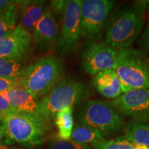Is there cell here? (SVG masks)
<instances>
[{"label":"cell","mask_w":149,"mask_h":149,"mask_svg":"<svg viewBox=\"0 0 149 149\" xmlns=\"http://www.w3.org/2000/svg\"><path fill=\"white\" fill-rule=\"evenodd\" d=\"M145 11L143 1L115 11L107 24L104 43L117 49H128L142 31Z\"/></svg>","instance_id":"cell-2"},{"label":"cell","mask_w":149,"mask_h":149,"mask_svg":"<svg viewBox=\"0 0 149 149\" xmlns=\"http://www.w3.org/2000/svg\"><path fill=\"white\" fill-rule=\"evenodd\" d=\"M133 149H149L148 146H145V145H143V144L133 143Z\"/></svg>","instance_id":"cell-28"},{"label":"cell","mask_w":149,"mask_h":149,"mask_svg":"<svg viewBox=\"0 0 149 149\" xmlns=\"http://www.w3.org/2000/svg\"><path fill=\"white\" fill-rule=\"evenodd\" d=\"M73 109H68L55 115V124L57 128V137L61 140H70L74 128Z\"/></svg>","instance_id":"cell-16"},{"label":"cell","mask_w":149,"mask_h":149,"mask_svg":"<svg viewBox=\"0 0 149 149\" xmlns=\"http://www.w3.org/2000/svg\"><path fill=\"white\" fill-rule=\"evenodd\" d=\"M93 84L95 90L107 99L114 100L123 93L122 84L115 70L96 74L93 78Z\"/></svg>","instance_id":"cell-15"},{"label":"cell","mask_w":149,"mask_h":149,"mask_svg":"<svg viewBox=\"0 0 149 149\" xmlns=\"http://www.w3.org/2000/svg\"><path fill=\"white\" fill-rule=\"evenodd\" d=\"M59 37L58 22L48 7L35 27L32 41L38 49L52 51L56 48Z\"/></svg>","instance_id":"cell-12"},{"label":"cell","mask_w":149,"mask_h":149,"mask_svg":"<svg viewBox=\"0 0 149 149\" xmlns=\"http://www.w3.org/2000/svg\"><path fill=\"white\" fill-rule=\"evenodd\" d=\"M16 112L6 98L0 94V115L4 117L10 113Z\"/></svg>","instance_id":"cell-24"},{"label":"cell","mask_w":149,"mask_h":149,"mask_svg":"<svg viewBox=\"0 0 149 149\" xmlns=\"http://www.w3.org/2000/svg\"><path fill=\"white\" fill-rule=\"evenodd\" d=\"M51 129V121L16 111L0 122V142L33 149L45 143Z\"/></svg>","instance_id":"cell-1"},{"label":"cell","mask_w":149,"mask_h":149,"mask_svg":"<svg viewBox=\"0 0 149 149\" xmlns=\"http://www.w3.org/2000/svg\"><path fill=\"white\" fill-rule=\"evenodd\" d=\"M141 47L149 53V22L146 24V27L141 34L140 40H139Z\"/></svg>","instance_id":"cell-25"},{"label":"cell","mask_w":149,"mask_h":149,"mask_svg":"<svg viewBox=\"0 0 149 149\" xmlns=\"http://www.w3.org/2000/svg\"><path fill=\"white\" fill-rule=\"evenodd\" d=\"M148 66H149V64H148Z\"/></svg>","instance_id":"cell-30"},{"label":"cell","mask_w":149,"mask_h":149,"mask_svg":"<svg viewBox=\"0 0 149 149\" xmlns=\"http://www.w3.org/2000/svg\"><path fill=\"white\" fill-rule=\"evenodd\" d=\"M78 122L96 128L104 137L117 134L124 127L123 115L111 102L91 100L86 102L77 112Z\"/></svg>","instance_id":"cell-6"},{"label":"cell","mask_w":149,"mask_h":149,"mask_svg":"<svg viewBox=\"0 0 149 149\" xmlns=\"http://www.w3.org/2000/svg\"><path fill=\"white\" fill-rule=\"evenodd\" d=\"M0 149H21L15 146H10V145H7L3 144V143L0 142Z\"/></svg>","instance_id":"cell-27"},{"label":"cell","mask_w":149,"mask_h":149,"mask_svg":"<svg viewBox=\"0 0 149 149\" xmlns=\"http://www.w3.org/2000/svg\"><path fill=\"white\" fill-rule=\"evenodd\" d=\"M0 94L8 100L10 105L17 112L44 118L40 113L39 106L40 100L26 89L17 87Z\"/></svg>","instance_id":"cell-13"},{"label":"cell","mask_w":149,"mask_h":149,"mask_svg":"<svg viewBox=\"0 0 149 149\" xmlns=\"http://www.w3.org/2000/svg\"><path fill=\"white\" fill-rule=\"evenodd\" d=\"M50 8L60 25L55 50L61 56L71 55L77 49L81 38L80 0L53 1Z\"/></svg>","instance_id":"cell-5"},{"label":"cell","mask_w":149,"mask_h":149,"mask_svg":"<svg viewBox=\"0 0 149 149\" xmlns=\"http://www.w3.org/2000/svg\"><path fill=\"white\" fill-rule=\"evenodd\" d=\"M32 37L18 24L15 31L0 39V57L23 62L31 49Z\"/></svg>","instance_id":"cell-11"},{"label":"cell","mask_w":149,"mask_h":149,"mask_svg":"<svg viewBox=\"0 0 149 149\" xmlns=\"http://www.w3.org/2000/svg\"><path fill=\"white\" fill-rule=\"evenodd\" d=\"M26 66L23 62L0 57V77L18 79L21 77Z\"/></svg>","instance_id":"cell-20"},{"label":"cell","mask_w":149,"mask_h":149,"mask_svg":"<svg viewBox=\"0 0 149 149\" xmlns=\"http://www.w3.org/2000/svg\"><path fill=\"white\" fill-rule=\"evenodd\" d=\"M49 149H93L88 144H81L73 140H61L57 138L51 139L48 144Z\"/></svg>","instance_id":"cell-22"},{"label":"cell","mask_w":149,"mask_h":149,"mask_svg":"<svg viewBox=\"0 0 149 149\" xmlns=\"http://www.w3.org/2000/svg\"><path fill=\"white\" fill-rule=\"evenodd\" d=\"M3 117L2 116H1V115H0V122H1V121L3 120Z\"/></svg>","instance_id":"cell-29"},{"label":"cell","mask_w":149,"mask_h":149,"mask_svg":"<svg viewBox=\"0 0 149 149\" xmlns=\"http://www.w3.org/2000/svg\"><path fill=\"white\" fill-rule=\"evenodd\" d=\"M115 4L111 0H80L81 37L90 42H98Z\"/></svg>","instance_id":"cell-7"},{"label":"cell","mask_w":149,"mask_h":149,"mask_svg":"<svg viewBox=\"0 0 149 149\" xmlns=\"http://www.w3.org/2000/svg\"><path fill=\"white\" fill-rule=\"evenodd\" d=\"M19 3L20 1H16L8 10L0 14V39L10 35L17 27Z\"/></svg>","instance_id":"cell-18"},{"label":"cell","mask_w":149,"mask_h":149,"mask_svg":"<svg viewBox=\"0 0 149 149\" xmlns=\"http://www.w3.org/2000/svg\"><path fill=\"white\" fill-rule=\"evenodd\" d=\"M63 73L62 61L53 55H46L26 67L19 78V87L37 99L43 97L62 79Z\"/></svg>","instance_id":"cell-4"},{"label":"cell","mask_w":149,"mask_h":149,"mask_svg":"<svg viewBox=\"0 0 149 149\" xmlns=\"http://www.w3.org/2000/svg\"><path fill=\"white\" fill-rule=\"evenodd\" d=\"M15 2L12 0H0V14L8 10Z\"/></svg>","instance_id":"cell-26"},{"label":"cell","mask_w":149,"mask_h":149,"mask_svg":"<svg viewBox=\"0 0 149 149\" xmlns=\"http://www.w3.org/2000/svg\"><path fill=\"white\" fill-rule=\"evenodd\" d=\"M48 8L46 2L42 0L20 1L19 25L32 37L37 23Z\"/></svg>","instance_id":"cell-14"},{"label":"cell","mask_w":149,"mask_h":149,"mask_svg":"<svg viewBox=\"0 0 149 149\" xmlns=\"http://www.w3.org/2000/svg\"><path fill=\"white\" fill-rule=\"evenodd\" d=\"M17 87H19V78L18 79H11V78L0 77V93L17 88Z\"/></svg>","instance_id":"cell-23"},{"label":"cell","mask_w":149,"mask_h":149,"mask_svg":"<svg viewBox=\"0 0 149 149\" xmlns=\"http://www.w3.org/2000/svg\"><path fill=\"white\" fill-rule=\"evenodd\" d=\"M111 102L123 116L130 117L134 123L149 122V89L129 91Z\"/></svg>","instance_id":"cell-10"},{"label":"cell","mask_w":149,"mask_h":149,"mask_svg":"<svg viewBox=\"0 0 149 149\" xmlns=\"http://www.w3.org/2000/svg\"><path fill=\"white\" fill-rule=\"evenodd\" d=\"M115 70L123 93L136 89H149V66L138 51L126 49Z\"/></svg>","instance_id":"cell-8"},{"label":"cell","mask_w":149,"mask_h":149,"mask_svg":"<svg viewBox=\"0 0 149 149\" xmlns=\"http://www.w3.org/2000/svg\"><path fill=\"white\" fill-rule=\"evenodd\" d=\"M94 149H133V143L124 136L117 137V138L107 140H104L92 145Z\"/></svg>","instance_id":"cell-21"},{"label":"cell","mask_w":149,"mask_h":149,"mask_svg":"<svg viewBox=\"0 0 149 149\" xmlns=\"http://www.w3.org/2000/svg\"><path fill=\"white\" fill-rule=\"evenodd\" d=\"M71 139L81 144L93 145L104 140V137L96 128L78 123L74 125Z\"/></svg>","instance_id":"cell-17"},{"label":"cell","mask_w":149,"mask_h":149,"mask_svg":"<svg viewBox=\"0 0 149 149\" xmlns=\"http://www.w3.org/2000/svg\"><path fill=\"white\" fill-rule=\"evenodd\" d=\"M123 136L131 142L149 147V124L131 123L126 127Z\"/></svg>","instance_id":"cell-19"},{"label":"cell","mask_w":149,"mask_h":149,"mask_svg":"<svg viewBox=\"0 0 149 149\" xmlns=\"http://www.w3.org/2000/svg\"><path fill=\"white\" fill-rule=\"evenodd\" d=\"M126 49H117L106 43L90 42L81 55V66L87 74L115 70Z\"/></svg>","instance_id":"cell-9"},{"label":"cell","mask_w":149,"mask_h":149,"mask_svg":"<svg viewBox=\"0 0 149 149\" xmlns=\"http://www.w3.org/2000/svg\"><path fill=\"white\" fill-rule=\"evenodd\" d=\"M90 86L81 80L62 78L55 87L39 100L41 114L51 121L58 112L74 109L84 102L91 95Z\"/></svg>","instance_id":"cell-3"}]
</instances>
